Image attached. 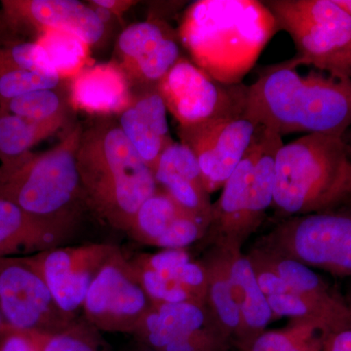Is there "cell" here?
Instances as JSON below:
<instances>
[{
  "instance_id": "1",
  "label": "cell",
  "mask_w": 351,
  "mask_h": 351,
  "mask_svg": "<svg viewBox=\"0 0 351 351\" xmlns=\"http://www.w3.org/2000/svg\"><path fill=\"white\" fill-rule=\"evenodd\" d=\"M295 58L263 68L248 87L244 117L283 137L292 133L345 135L351 128V77L298 71Z\"/></svg>"
},
{
  "instance_id": "2",
  "label": "cell",
  "mask_w": 351,
  "mask_h": 351,
  "mask_svg": "<svg viewBox=\"0 0 351 351\" xmlns=\"http://www.w3.org/2000/svg\"><path fill=\"white\" fill-rule=\"evenodd\" d=\"M278 32L274 14L258 0H198L178 36L191 61L221 84H241Z\"/></svg>"
},
{
  "instance_id": "3",
  "label": "cell",
  "mask_w": 351,
  "mask_h": 351,
  "mask_svg": "<svg viewBox=\"0 0 351 351\" xmlns=\"http://www.w3.org/2000/svg\"><path fill=\"white\" fill-rule=\"evenodd\" d=\"M76 161L85 207L101 223L128 232L158 184L119 124L105 120L83 129Z\"/></svg>"
},
{
  "instance_id": "4",
  "label": "cell",
  "mask_w": 351,
  "mask_h": 351,
  "mask_svg": "<svg viewBox=\"0 0 351 351\" xmlns=\"http://www.w3.org/2000/svg\"><path fill=\"white\" fill-rule=\"evenodd\" d=\"M82 131L80 124L71 127L52 149L31 152L0 170V196L36 218L73 230L80 208L85 207L76 161Z\"/></svg>"
},
{
  "instance_id": "5",
  "label": "cell",
  "mask_w": 351,
  "mask_h": 351,
  "mask_svg": "<svg viewBox=\"0 0 351 351\" xmlns=\"http://www.w3.org/2000/svg\"><path fill=\"white\" fill-rule=\"evenodd\" d=\"M350 162L343 136L306 134L283 144L274 166L276 211L290 218L336 206Z\"/></svg>"
},
{
  "instance_id": "6",
  "label": "cell",
  "mask_w": 351,
  "mask_h": 351,
  "mask_svg": "<svg viewBox=\"0 0 351 351\" xmlns=\"http://www.w3.org/2000/svg\"><path fill=\"white\" fill-rule=\"evenodd\" d=\"M255 247L332 276H351V202L286 218Z\"/></svg>"
},
{
  "instance_id": "7",
  "label": "cell",
  "mask_w": 351,
  "mask_h": 351,
  "mask_svg": "<svg viewBox=\"0 0 351 351\" xmlns=\"http://www.w3.org/2000/svg\"><path fill=\"white\" fill-rule=\"evenodd\" d=\"M278 31L294 41L300 66L329 75L351 41V17L334 0H269Z\"/></svg>"
},
{
  "instance_id": "8",
  "label": "cell",
  "mask_w": 351,
  "mask_h": 351,
  "mask_svg": "<svg viewBox=\"0 0 351 351\" xmlns=\"http://www.w3.org/2000/svg\"><path fill=\"white\" fill-rule=\"evenodd\" d=\"M248 87L221 84L182 57L157 85L167 112L180 127L243 115Z\"/></svg>"
},
{
  "instance_id": "9",
  "label": "cell",
  "mask_w": 351,
  "mask_h": 351,
  "mask_svg": "<svg viewBox=\"0 0 351 351\" xmlns=\"http://www.w3.org/2000/svg\"><path fill=\"white\" fill-rule=\"evenodd\" d=\"M0 313L6 326L44 334L63 331L80 317L64 313L25 257L0 258Z\"/></svg>"
},
{
  "instance_id": "10",
  "label": "cell",
  "mask_w": 351,
  "mask_h": 351,
  "mask_svg": "<svg viewBox=\"0 0 351 351\" xmlns=\"http://www.w3.org/2000/svg\"><path fill=\"white\" fill-rule=\"evenodd\" d=\"M151 306L129 258L119 248L95 277L82 311L99 331L133 335Z\"/></svg>"
},
{
  "instance_id": "11",
  "label": "cell",
  "mask_w": 351,
  "mask_h": 351,
  "mask_svg": "<svg viewBox=\"0 0 351 351\" xmlns=\"http://www.w3.org/2000/svg\"><path fill=\"white\" fill-rule=\"evenodd\" d=\"M258 124L243 115L180 127L178 135L197 159L209 195L221 189L250 149Z\"/></svg>"
},
{
  "instance_id": "12",
  "label": "cell",
  "mask_w": 351,
  "mask_h": 351,
  "mask_svg": "<svg viewBox=\"0 0 351 351\" xmlns=\"http://www.w3.org/2000/svg\"><path fill=\"white\" fill-rule=\"evenodd\" d=\"M119 247L110 243L57 246L27 256L64 313L80 316L90 286Z\"/></svg>"
},
{
  "instance_id": "13",
  "label": "cell",
  "mask_w": 351,
  "mask_h": 351,
  "mask_svg": "<svg viewBox=\"0 0 351 351\" xmlns=\"http://www.w3.org/2000/svg\"><path fill=\"white\" fill-rule=\"evenodd\" d=\"M179 41L178 32L162 20L129 25L117 41V63L131 86L156 87L181 58Z\"/></svg>"
},
{
  "instance_id": "14",
  "label": "cell",
  "mask_w": 351,
  "mask_h": 351,
  "mask_svg": "<svg viewBox=\"0 0 351 351\" xmlns=\"http://www.w3.org/2000/svg\"><path fill=\"white\" fill-rule=\"evenodd\" d=\"M4 20L14 31L45 29L71 32L93 46L106 34V24L93 7L75 0H6Z\"/></svg>"
},
{
  "instance_id": "15",
  "label": "cell",
  "mask_w": 351,
  "mask_h": 351,
  "mask_svg": "<svg viewBox=\"0 0 351 351\" xmlns=\"http://www.w3.org/2000/svg\"><path fill=\"white\" fill-rule=\"evenodd\" d=\"M154 175L159 188L208 228L211 219V199L197 159L188 147L181 142L171 144L159 157Z\"/></svg>"
},
{
  "instance_id": "16",
  "label": "cell",
  "mask_w": 351,
  "mask_h": 351,
  "mask_svg": "<svg viewBox=\"0 0 351 351\" xmlns=\"http://www.w3.org/2000/svg\"><path fill=\"white\" fill-rule=\"evenodd\" d=\"M260 149L258 127L250 149L223 184L218 200L212 203L211 219L202 239L206 244L228 249H242L239 244V233L248 205L254 168Z\"/></svg>"
},
{
  "instance_id": "17",
  "label": "cell",
  "mask_w": 351,
  "mask_h": 351,
  "mask_svg": "<svg viewBox=\"0 0 351 351\" xmlns=\"http://www.w3.org/2000/svg\"><path fill=\"white\" fill-rule=\"evenodd\" d=\"M167 108L157 86L134 92V100L120 114L119 126L154 173L159 157L171 144Z\"/></svg>"
},
{
  "instance_id": "18",
  "label": "cell",
  "mask_w": 351,
  "mask_h": 351,
  "mask_svg": "<svg viewBox=\"0 0 351 351\" xmlns=\"http://www.w3.org/2000/svg\"><path fill=\"white\" fill-rule=\"evenodd\" d=\"M69 82V106L89 114H121L134 100L130 82L117 62L92 64Z\"/></svg>"
},
{
  "instance_id": "19",
  "label": "cell",
  "mask_w": 351,
  "mask_h": 351,
  "mask_svg": "<svg viewBox=\"0 0 351 351\" xmlns=\"http://www.w3.org/2000/svg\"><path fill=\"white\" fill-rule=\"evenodd\" d=\"M71 232L36 218L0 196V258L27 257L61 246Z\"/></svg>"
},
{
  "instance_id": "20",
  "label": "cell",
  "mask_w": 351,
  "mask_h": 351,
  "mask_svg": "<svg viewBox=\"0 0 351 351\" xmlns=\"http://www.w3.org/2000/svg\"><path fill=\"white\" fill-rule=\"evenodd\" d=\"M228 251L233 297L241 322L239 339L233 346L235 348L265 332L274 314L267 298L258 286L249 258L242 254L241 249H228Z\"/></svg>"
},
{
  "instance_id": "21",
  "label": "cell",
  "mask_w": 351,
  "mask_h": 351,
  "mask_svg": "<svg viewBox=\"0 0 351 351\" xmlns=\"http://www.w3.org/2000/svg\"><path fill=\"white\" fill-rule=\"evenodd\" d=\"M210 319L205 306L193 302L152 306L133 336L138 345L160 351L176 339L204 327Z\"/></svg>"
},
{
  "instance_id": "22",
  "label": "cell",
  "mask_w": 351,
  "mask_h": 351,
  "mask_svg": "<svg viewBox=\"0 0 351 351\" xmlns=\"http://www.w3.org/2000/svg\"><path fill=\"white\" fill-rule=\"evenodd\" d=\"M201 263L207 276L205 308L212 323L234 346L239 339L241 322L233 297L230 251L225 247L211 246Z\"/></svg>"
},
{
  "instance_id": "23",
  "label": "cell",
  "mask_w": 351,
  "mask_h": 351,
  "mask_svg": "<svg viewBox=\"0 0 351 351\" xmlns=\"http://www.w3.org/2000/svg\"><path fill=\"white\" fill-rule=\"evenodd\" d=\"M261 149L254 168L248 205L242 219L239 244L243 246L247 239L257 232L265 219V212L274 205V166L278 149L283 141L276 132L260 126Z\"/></svg>"
},
{
  "instance_id": "24",
  "label": "cell",
  "mask_w": 351,
  "mask_h": 351,
  "mask_svg": "<svg viewBox=\"0 0 351 351\" xmlns=\"http://www.w3.org/2000/svg\"><path fill=\"white\" fill-rule=\"evenodd\" d=\"M58 124L36 123L0 107V170L22 160L41 141L59 130Z\"/></svg>"
},
{
  "instance_id": "25",
  "label": "cell",
  "mask_w": 351,
  "mask_h": 351,
  "mask_svg": "<svg viewBox=\"0 0 351 351\" xmlns=\"http://www.w3.org/2000/svg\"><path fill=\"white\" fill-rule=\"evenodd\" d=\"M186 214L189 213L158 186L156 193L138 208L126 234L138 243L156 247L176 219Z\"/></svg>"
},
{
  "instance_id": "26",
  "label": "cell",
  "mask_w": 351,
  "mask_h": 351,
  "mask_svg": "<svg viewBox=\"0 0 351 351\" xmlns=\"http://www.w3.org/2000/svg\"><path fill=\"white\" fill-rule=\"evenodd\" d=\"M36 41L45 51L62 80H69L94 64L90 57L91 46L71 32L45 29L36 36Z\"/></svg>"
},
{
  "instance_id": "27",
  "label": "cell",
  "mask_w": 351,
  "mask_h": 351,
  "mask_svg": "<svg viewBox=\"0 0 351 351\" xmlns=\"http://www.w3.org/2000/svg\"><path fill=\"white\" fill-rule=\"evenodd\" d=\"M253 250L261 258L269 265L274 271L283 279L291 290L329 302V304H343L345 300L335 293L324 280L311 267H306L295 261L283 258L276 254L269 253L254 247Z\"/></svg>"
},
{
  "instance_id": "28",
  "label": "cell",
  "mask_w": 351,
  "mask_h": 351,
  "mask_svg": "<svg viewBox=\"0 0 351 351\" xmlns=\"http://www.w3.org/2000/svg\"><path fill=\"white\" fill-rule=\"evenodd\" d=\"M324 332L315 325L290 322L287 327L258 335L239 351H323Z\"/></svg>"
},
{
  "instance_id": "29",
  "label": "cell",
  "mask_w": 351,
  "mask_h": 351,
  "mask_svg": "<svg viewBox=\"0 0 351 351\" xmlns=\"http://www.w3.org/2000/svg\"><path fill=\"white\" fill-rule=\"evenodd\" d=\"M69 106V97L66 98L59 88H55L29 92L0 107L29 121L63 126L68 117Z\"/></svg>"
},
{
  "instance_id": "30",
  "label": "cell",
  "mask_w": 351,
  "mask_h": 351,
  "mask_svg": "<svg viewBox=\"0 0 351 351\" xmlns=\"http://www.w3.org/2000/svg\"><path fill=\"white\" fill-rule=\"evenodd\" d=\"M39 351H112L106 339L84 317L53 334L29 332Z\"/></svg>"
},
{
  "instance_id": "31",
  "label": "cell",
  "mask_w": 351,
  "mask_h": 351,
  "mask_svg": "<svg viewBox=\"0 0 351 351\" xmlns=\"http://www.w3.org/2000/svg\"><path fill=\"white\" fill-rule=\"evenodd\" d=\"M63 80L19 69H0V105L29 92L59 88Z\"/></svg>"
},
{
  "instance_id": "32",
  "label": "cell",
  "mask_w": 351,
  "mask_h": 351,
  "mask_svg": "<svg viewBox=\"0 0 351 351\" xmlns=\"http://www.w3.org/2000/svg\"><path fill=\"white\" fill-rule=\"evenodd\" d=\"M233 345L213 323L176 339L160 351H232Z\"/></svg>"
},
{
  "instance_id": "33",
  "label": "cell",
  "mask_w": 351,
  "mask_h": 351,
  "mask_svg": "<svg viewBox=\"0 0 351 351\" xmlns=\"http://www.w3.org/2000/svg\"><path fill=\"white\" fill-rule=\"evenodd\" d=\"M246 256L250 261L258 286L265 297L292 291L287 284L284 282L283 279L267 263L263 262L253 249Z\"/></svg>"
},
{
  "instance_id": "34",
  "label": "cell",
  "mask_w": 351,
  "mask_h": 351,
  "mask_svg": "<svg viewBox=\"0 0 351 351\" xmlns=\"http://www.w3.org/2000/svg\"><path fill=\"white\" fill-rule=\"evenodd\" d=\"M0 351H39L31 332L8 326L0 335Z\"/></svg>"
},
{
  "instance_id": "35",
  "label": "cell",
  "mask_w": 351,
  "mask_h": 351,
  "mask_svg": "<svg viewBox=\"0 0 351 351\" xmlns=\"http://www.w3.org/2000/svg\"><path fill=\"white\" fill-rule=\"evenodd\" d=\"M323 351H351V328L326 335L323 338Z\"/></svg>"
},
{
  "instance_id": "36",
  "label": "cell",
  "mask_w": 351,
  "mask_h": 351,
  "mask_svg": "<svg viewBox=\"0 0 351 351\" xmlns=\"http://www.w3.org/2000/svg\"><path fill=\"white\" fill-rule=\"evenodd\" d=\"M92 6L98 7L107 11L110 15L120 17L122 14L125 13L129 8L137 3L131 0H93L90 1Z\"/></svg>"
},
{
  "instance_id": "37",
  "label": "cell",
  "mask_w": 351,
  "mask_h": 351,
  "mask_svg": "<svg viewBox=\"0 0 351 351\" xmlns=\"http://www.w3.org/2000/svg\"><path fill=\"white\" fill-rule=\"evenodd\" d=\"M332 76L336 77H351V41L339 54L335 64Z\"/></svg>"
},
{
  "instance_id": "38",
  "label": "cell",
  "mask_w": 351,
  "mask_h": 351,
  "mask_svg": "<svg viewBox=\"0 0 351 351\" xmlns=\"http://www.w3.org/2000/svg\"><path fill=\"white\" fill-rule=\"evenodd\" d=\"M346 200H351V160L346 168L345 180H343V186H341L338 204Z\"/></svg>"
},
{
  "instance_id": "39",
  "label": "cell",
  "mask_w": 351,
  "mask_h": 351,
  "mask_svg": "<svg viewBox=\"0 0 351 351\" xmlns=\"http://www.w3.org/2000/svg\"><path fill=\"white\" fill-rule=\"evenodd\" d=\"M334 1L351 17V0H334Z\"/></svg>"
},
{
  "instance_id": "40",
  "label": "cell",
  "mask_w": 351,
  "mask_h": 351,
  "mask_svg": "<svg viewBox=\"0 0 351 351\" xmlns=\"http://www.w3.org/2000/svg\"><path fill=\"white\" fill-rule=\"evenodd\" d=\"M343 138V142H345L346 144V152H348V156L351 160V128L346 132Z\"/></svg>"
},
{
  "instance_id": "41",
  "label": "cell",
  "mask_w": 351,
  "mask_h": 351,
  "mask_svg": "<svg viewBox=\"0 0 351 351\" xmlns=\"http://www.w3.org/2000/svg\"><path fill=\"white\" fill-rule=\"evenodd\" d=\"M134 351H156V350H152V348H145V346L138 345L137 350H135Z\"/></svg>"
},
{
  "instance_id": "42",
  "label": "cell",
  "mask_w": 351,
  "mask_h": 351,
  "mask_svg": "<svg viewBox=\"0 0 351 351\" xmlns=\"http://www.w3.org/2000/svg\"><path fill=\"white\" fill-rule=\"evenodd\" d=\"M6 325L4 324V321L2 319L1 313H0V335H1L2 331H3L4 328H5Z\"/></svg>"
},
{
  "instance_id": "43",
  "label": "cell",
  "mask_w": 351,
  "mask_h": 351,
  "mask_svg": "<svg viewBox=\"0 0 351 351\" xmlns=\"http://www.w3.org/2000/svg\"><path fill=\"white\" fill-rule=\"evenodd\" d=\"M346 201H350V202H351V200H346ZM343 202H345V201H343Z\"/></svg>"
}]
</instances>
